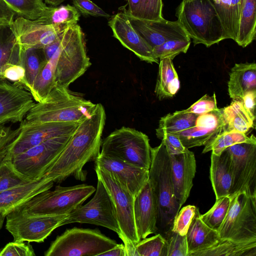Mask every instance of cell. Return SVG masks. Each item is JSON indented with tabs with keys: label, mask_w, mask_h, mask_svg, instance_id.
Segmentation results:
<instances>
[{
	"label": "cell",
	"mask_w": 256,
	"mask_h": 256,
	"mask_svg": "<svg viewBox=\"0 0 256 256\" xmlns=\"http://www.w3.org/2000/svg\"><path fill=\"white\" fill-rule=\"evenodd\" d=\"M218 108L216 94L212 96L205 94L192 104L186 111L199 115Z\"/></svg>",
	"instance_id": "50"
},
{
	"label": "cell",
	"mask_w": 256,
	"mask_h": 256,
	"mask_svg": "<svg viewBox=\"0 0 256 256\" xmlns=\"http://www.w3.org/2000/svg\"><path fill=\"white\" fill-rule=\"evenodd\" d=\"M223 125L222 108L198 115L194 122V126L215 130L218 134Z\"/></svg>",
	"instance_id": "44"
},
{
	"label": "cell",
	"mask_w": 256,
	"mask_h": 256,
	"mask_svg": "<svg viewBox=\"0 0 256 256\" xmlns=\"http://www.w3.org/2000/svg\"><path fill=\"white\" fill-rule=\"evenodd\" d=\"M190 44V40H170L152 48L154 56L162 60L170 58L172 60L181 52L186 53Z\"/></svg>",
	"instance_id": "43"
},
{
	"label": "cell",
	"mask_w": 256,
	"mask_h": 256,
	"mask_svg": "<svg viewBox=\"0 0 256 256\" xmlns=\"http://www.w3.org/2000/svg\"><path fill=\"white\" fill-rule=\"evenodd\" d=\"M168 242L167 256H188V254L186 235L173 232L166 238Z\"/></svg>",
	"instance_id": "48"
},
{
	"label": "cell",
	"mask_w": 256,
	"mask_h": 256,
	"mask_svg": "<svg viewBox=\"0 0 256 256\" xmlns=\"http://www.w3.org/2000/svg\"><path fill=\"white\" fill-rule=\"evenodd\" d=\"M128 6V10L123 9L128 15L134 18H138L140 0H127Z\"/></svg>",
	"instance_id": "55"
},
{
	"label": "cell",
	"mask_w": 256,
	"mask_h": 256,
	"mask_svg": "<svg viewBox=\"0 0 256 256\" xmlns=\"http://www.w3.org/2000/svg\"><path fill=\"white\" fill-rule=\"evenodd\" d=\"M227 148L232 172L230 197L238 192L256 196V140L236 144Z\"/></svg>",
	"instance_id": "14"
},
{
	"label": "cell",
	"mask_w": 256,
	"mask_h": 256,
	"mask_svg": "<svg viewBox=\"0 0 256 256\" xmlns=\"http://www.w3.org/2000/svg\"><path fill=\"white\" fill-rule=\"evenodd\" d=\"M198 115L186 111L185 110L168 114L161 118L156 135L158 138L164 134H176L194 126Z\"/></svg>",
	"instance_id": "32"
},
{
	"label": "cell",
	"mask_w": 256,
	"mask_h": 256,
	"mask_svg": "<svg viewBox=\"0 0 256 256\" xmlns=\"http://www.w3.org/2000/svg\"><path fill=\"white\" fill-rule=\"evenodd\" d=\"M108 24L113 36L140 60L150 64L158 63L152 48L134 30L125 12L122 11L114 15Z\"/></svg>",
	"instance_id": "19"
},
{
	"label": "cell",
	"mask_w": 256,
	"mask_h": 256,
	"mask_svg": "<svg viewBox=\"0 0 256 256\" xmlns=\"http://www.w3.org/2000/svg\"><path fill=\"white\" fill-rule=\"evenodd\" d=\"M56 56L54 52L44 64L34 82L31 94L37 102H42L56 85Z\"/></svg>",
	"instance_id": "34"
},
{
	"label": "cell",
	"mask_w": 256,
	"mask_h": 256,
	"mask_svg": "<svg viewBox=\"0 0 256 256\" xmlns=\"http://www.w3.org/2000/svg\"><path fill=\"white\" fill-rule=\"evenodd\" d=\"M74 6L84 16L110 18V16L90 0H72Z\"/></svg>",
	"instance_id": "51"
},
{
	"label": "cell",
	"mask_w": 256,
	"mask_h": 256,
	"mask_svg": "<svg viewBox=\"0 0 256 256\" xmlns=\"http://www.w3.org/2000/svg\"><path fill=\"white\" fill-rule=\"evenodd\" d=\"M150 151L148 180L157 204L158 234L166 238L172 231L174 218L182 206L174 196L170 156L165 145L162 142L158 146L151 148Z\"/></svg>",
	"instance_id": "2"
},
{
	"label": "cell",
	"mask_w": 256,
	"mask_h": 256,
	"mask_svg": "<svg viewBox=\"0 0 256 256\" xmlns=\"http://www.w3.org/2000/svg\"><path fill=\"white\" fill-rule=\"evenodd\" d=\"M92 186L82 184L42 192L17 207L32 215L67 214L80 207L96 191Z\"/></svg>",
	"instance_id": "6"
},
{
	"label": "cell",
	"mask_w": 256,
	"mask_h": 256,
	"mask_svg": "<svg viewBox=\"0 0 256 256\" xmlns=\"http://www.w3.org/2000/svg\"><path fill=\"white\" fill-rule=\"evenodd\" d=\"M176 12L178 20L194 46L210 47L226 39L210 0H182Z\"/></svg>",
	"instance_id": "4"
},
{
	"label": "cell",
	"mask_w": 256,
	"mask_h": 256,
	"mask_svg": "<svg viewBox=\"0 0 256 256\" xmlns=\"http://www.w3.org/2000/svg\"><path fill=\"white\" fill-rule=\"evenodd\" d=\"M32 94L0 78V122H21L35 102Z\"/></svg>",
	"instance_id": "17"
},
{
	"label": "cell",
	"mask_w": 256,
	"mask_h": 256,
	"mask_svg": "<svg viewBox=\"0 0 256 256\" xmlns=\"http://www.w3.org/2000/svg\"><path fill=\"white\" fill-rule=\"evenodd\" d=\"M197 208L188 205L180 210L174 218L172 230L182 236L186 235Z\"/></svg>",
	"instance_id": "45"
},
{
	"label": "cell",
	"mask_w": 256,
	"mask_h": 256,
	"mask_svg": "<svg viewBox=\"0 0 256 256\" xmlns=\"http://www.w3.org/2000/svg\"><path fill=\"white\" fill-rule=\"evenodd\" d=\"M256 90L255 62L236 64L231 69L228 82V92L233 100H241L244 94Z\"/></svg>",
	"instance_id": "25"
},
{
	"label": "cell",
	"mask_w": 256,
	"mask_h": 256,
	"mask_svg": "<svg viewBox=\"0 0 256 256\" xmlns=\"http://www.w3.org/2000/svg\"></svg>",
	"instance_id": "60"
},
{
	"label": "cell",
	"mask_w": 256,
	"mask_h": 256,
	"mask_svg": "<svg viewBox=\"0 0 256 256\" xmlns=\"http://www.w3.org/2000/svg\"><path fill=\"white\" fill-rule=\"evenodd\" d=\"M95 104L68 87L56 84L42 102L34 104L22 122L29 124L80 122L91 112Z\"/></svg>",
	"instance_id": "3"
},
{
	"label": "cell",
	"mask_w": 256,
	"mask_h": 256,
	"mask_svg": "<svg viewBox=\"0 0 256 256\" xmlns=\"http://www.w3.org/2000/svg\"><path fill=\"white\" fill-rule=\"evenodd\" d=\"M80 123L46 122L29 124L21 122V131L12 149L11 155H16L48 139L72 134Z\"/></svg>",
	"instance_id": "15"
},
{
	"label": "cell",
	"mask_w": 256,
	"mask_h": 256,
	"mask_svg": "<svg viewBox=\"0 0 256 256\" xmlns=\"http://www.w3.org/2000/svg\"><path fill=\"white\" fill-rule=\"evenodd\" d=\"M67 214L32 215L16 208L6 214V228L14 241L42 242Z\"/></svg>",
	"instance_id": "13"
},
{
	"label": "cell",
	"mask_w": 256,
	"mask_h": 256,
	"mask_svg": "<svg viewBox=\"0 0 256 256\" xmlns=\"http://www.w3.org/2000/svg\"><path fill=\"white\" fill-rule=\"evenodd\" d=\"M2 78L30 92V87L26 79V70L22 64H14L8 66L4 70Z\"/></svg>",
	"instance_id": "47"
},
{
	"label": "cell",
	"mask_w": 256,
	"mask_h": 256,
	"mask_svg": "<svg viewBox=\"0 0 256 256\" xmlns=\"http://www.w3.org/2000/svg\"><path fill=\"white\" fill-rule=\"evenodd\" d=\"M94 192V196L88 203L68 214L60 222L59 227L76 222L89 224L110 229L120 237V231L112 198L98 178Z\"/></svg>",
	"instance_id": "11"
},
{
	"label": "cell",
	"mask_w": 256,
	"mask_h": 256,
	"mask_svg": "<svg viewBox=\"0 0 256 256\" xmlns=\"http://www.w3.org/2000/svg\"><path fill=\"white\" fill-rule=\"evenodd\" d=\"M18 16L29 20L39 18L48 6L43 0H3Z\"/></svg>",
	"instance_id": "38"
},
{
	"label": "cell",
	"mask_w": 256,
	"mask_h": 256,
	"mask_svg": "<svg viewBox=\"0 0 256 256\" xmlns=\"http://www.w3.org/2000/svg\"><path fill=\"white\" fill-rule=\"evenodd\" d=\"M18 42L23 48H41L54 42L68 26L44 24L36 20L18 16L10 24Z\"/></svg>",
	"instance_id": "16"
},
{
	"label": "cell",
	"mask_w": 256,
	"mask_h": 256,
	"mask_svg": "<svg viewBox=\"0 0 256 256\" xmlns=\"http://www.w3.org/2000/svg\"><path fill=\"white\" fill-rule=\"evenodd\" d=\"M228 210L218 230L221 239L256 242V196L238 192L231 196Z\"/></svg>",
	"instance_id": "10"
},
{
	"label": "cell",
	"mask_w": 256,
	"mask_h": 256,
	"mask_svg": "<svg viewBox=\"0 0 256 256\" xmlns=\"http://www.w3.org/2000/svg\"><path fill=\"white\" fill-rule=\"evenodd\" d=\"M210 178L216 199L230 196L232 172L231 158L227 148L219 155L212 152Z\"/></svg>",
	"instance_id": "24"
},
{
	"label": "cell",
	"mask_w": 256,
	"mask_h": 256,
	"mask_svg": "<svg viewBox=\"0 0 256 256\" xmlns=\"http://www.w3.org/2000/svg\"><path fill=\"white\" fill-rule=\"evenodd\" d=\"M160 139L162 140V142L165 145L170 154L184 153L188 150L182 145L177 135L164 134Z\"/></svg>",
	"instance_id": "52"
},
{
	"label": "cell",
	"mask_w": 256,
	"mask_h": 256,
	"mask_svg": "<svg viewBox=\"0 0 256 256\" xmlns=\"http://www.w3.org/2000/svg\"><path fill=\"white\" fill-rule=\"evenodd\" d=\"M168 242L160 234L140 240L135 246L136 256H167Z\"/></svg>",
	"instance_id": "39"
},
{
	"label": "cell",
	"mask_w": 256,
	"mask_h": 256,
	"mask_svg": "<svg viewBox=\"0 0 256 256\" xmlns=\"http://www.w3.org/2000/svg\"><path fill=\"white\" fill-rule=\"evenodd\" d=\"M101 146V154L149 170L151 147L148 136L140 131L122 126L102 140Z\"/></svg>",
	"instance_id": "8"
},
{
	"label": "cell",
	"mask_w": 256,
	"mask_h": 256,
	"mask_svg": "<svg viewBox=\"0 0 256 256\" xmlns=\"http://www.w3.org/2000/svg\"><path fill=\"white\" fill-rule=\"evenodd\" d=\"M21 128L14 129L6 124L0 122V164L12 156L11 151Z\"/></svg>",
	"instance_id": "42"
},
{
	"label": "cell",
	"mask_w": 256,
	"mask_h": 256,
	"mask_svg": "<svg viewBox=\"0 0 256 256\" xmlns=\"http://www.w3.org/2000/svg\"><path fill=\"white\" fill-rule=\"evenodd\" d=\"M188 256H256V242H239L220 238L211 247Z\"/></svg>",
	"instance_id": "29"
},
{
	"label": "cell",
	"mask_w": 256,
	"mask_h": 256,
	"mask_svg": "<svg viewBox=\"0 0 256 256\" xmlns=\"http://www.w3.org/2000/svg\"><path fill=\"white\" fill-rule=\"evenodd\" d=\"M169 156L174 196L182 206L188 198L193 186L196 160L194 154L189 150Z\"/></svg>",
	"instance_id": "22"
},
{
	"label": "cell",
	"mask_w": 256,
	"mask_h": 256,
	"mask_svg": "<svg viewBox=\"0 0 256 256\" xmlns=\"http://www.w3.org/2000/svg\"><path fill=\"white\" fill-rule=\"evenodd\" d=\"M72 134L48 139L12 156L11 160L15 169L31 180L40 178L57 159Z\"/></svg>",
	"instance_id": "12"
},
{
	"label": "cell",
	"mask_w": 256,
	"mask_h": 256,
	"mask_svg": "<svg viewBox=\"0 0 256 256\" xmlns=\"http://www.w3.org/2000/svg\"><path fill=\"white\" fill-rule=\"evenodd\" d=\"M256 140V137L253 134L249 137L246 134L242 132H224L217 135L212 139L205 145L202 152L204 154L212 150L214 154L219 155L224 150L230 146Z\"/></svg>",
	"instance_id": "36"
},
{
	"label": "cell",
	"mask_w": 256,
	"mask_h": 256,
	"mask_svg": "<svg viewBox=\"0 0 256 256\" xmlns=\"http://www.w3.org/2000/svg\"><path fill=\"white\" fill-rule=\"evenodd\" d=\"M180 82L172 60H160L154 92L160 100L174 96L179 90Z\"/></svg>",
	"instance_id": "30"
},
{
	"label": "cell",
	"mask_w": 256,
	"mask_h": 256,
	"mask_svg": "<svg viewBox=\"0 0 256 256\" xmlns=\"http://www.w3.org/2000/svg\"><path fill=\"white\" fill-rule=\"evenodd\" d=\"M14 12L6 5L3 0H0V22L10 24L14 20Z\"/></svg>",
	"instance_id": "54"
},
{
	"label": "cell",
	"mask_w": 256,
	"mask_h": 256,
	"mask_svg": "<svg viewBox=\"0 0 256 256\" xmlns=\"http://www.w3.org/2000/svg\"><path fill=\"white\" fill-rule=\"evenodd\" d=\"M256 90L246 92L240 100L246 110L256 116Z\"/></svg>",
	"instance_id": "53"
},
{
	"label": "cell",
	"mask_w": 256,
	"mask_h": 256,
	"mask_svg": "<svg viewBox=\"0 0 256 256\" xmlns=\"http://www.w3.org/2000/svg\"><path fill=\"white\" fill-rule=\"evenodd\" d=\"M117 242L98 228L74 227L66 230L52 242L45 256H98L114 247Z\"/></svg>",
	"instance_id": "7"
},
{
	"label": "cell",
	"mask_w": 256,
	"mask_h": 256,
	"mask_svg": "<svg viewBox=\"0 0 256 256\" xmlns=\"http://www.w3.org/2000/svg\"><path fill=\"white\" fill-rule=\"evenodd\" d=\"M94 164L113 174L134 198L148 178V170L125 162L116 158L100 154Z\"/></svg>",
	"instance_id": "20"
},
{
	"label": "cell",
	"mask_w": 256,
	"mask_h": 256,
	"mask_svg": "<svg viewBox=\"0 0 256 256\" xmlns=\"http://www.w3.org/2000/svg\"><path fill=\"white\" fill-rule=\"evenodd\" d=\"M10 24L6 23V22H0V30L6 24Z\"/></svg>",
	"instance_id": "59"
},
{
	"label": "cell",
	"mask_w": 256,
	"mask_h": 256,
	"mask_svg": "<svg viewBox=\"0 0 256 256\" xmlns=\"http://www.w3.org/2000/svg\"><path fill=\"white\" fill-rule=\"evenodd\" d=\"M80 12L70 4L48 6L42 14L36 20L44 24L68 26L78 24Z\"/></svg>",
	"instance_id": "33"
},
{
	"label": "cell",
	"mask_w": 256,
	"mask_h": 256,
	"mask_svg": "<svg viewBox=\"0 0 256 256\" xmlns=\"http://www.w3.org/2000/svg\"><path fill=\"white\" fill-rule=\"evenodd\" d=\"M11 157L0 164V192L10 188L33 181L17 172L12 164Z\"/></svg>",
	"instance_id": "41"
},
{
	"label": "cell",
	"mask_w": 256,
	"mask_h": 256,
	"mask_svg": "<svg viewBox=\"0 0 256 256\" xmlns=\"http://www.w3.org/2000/svg\"><path fill=\"white\" fill-rule=\"evenodd\" d=\"M222 118L224 125L220 134L228 132L246 134L254 128L256 116L246 110L240 100H233L230 105L222 108Z\"/></svg>",
	"instance_id": "27"
},
{
	"label": "cell",
	"mask_w": 256,
	"mask_h": 256,
	"mask_svg": "<svg viewBox=\"0 0 256 256\" xmlns=\"http://www.w3.org/2000/svg\"><path fill=\"white\" fill-rule=\"evenodd\" d=\"M55 54L56 84L68 88L91 65L86 54L84 36L78 24L68 26L60 34Z\"/></svg>",
	"instance_id": "5"
},
{
	"label": "cell",
	"mask_w": 256,
	"mask_h": 256,
	"mask_svg": "<svg viewBox=\"0 0 256 256\" xmlns=\"http://www.w3.org/2000/svg\"><path fill=\"white\" fill-rule=\"evenodd\" d=\"M126 256V252L124 244H117L110 250L104 252L100 256Z\"/></svg>",
	"instance_id": "56"
},
{
	"label": "cell",
	"mask_w": 256,
	"mask_h": 256,
	"mask_svg": "<svg viewBox=\"0 0 256 256\" xmlns=\"http://www.w3.org/2000/svg\"><path fill=\"white\" fill-rule=\"evenodd\" d=\"M6 215L2 212H0V230L2 228Z\"/></svg>",
	"instance_id": "58"
},
{
	"label": "cell",
	"mask_w": 256,
	"mask_h": 256,
	"mask_svg": "<svg viewBox=\"0 0 256 256\" xmlns=\"http://www.w3.org/2000/svg\"><path fill=\"white\" fill-rule=\"evenodd\" d=\"M134 214L138 237L140 240L158 234V208L148 180L134 198Z\"/></svg>",
	"instance_id": "21"
},
{
	"label": "cell",
	"mask_w": 256,
	"mask_h": 256,
	"mask_svg": "<svg viewBox=\"0 0 256 256\" xmlns=\"http://www.w3.org/2000/svg\"><path fill=\"white\" fill-rule=\"evenodd\" d=\"M97 178L104 184L111 196L116 210L126 256H136L135 246L140 239L136 228L134 214V197L112 172L94 164Z\"/></svg>",
	"instance_id": "9"
},
{
	"label": "cell",
	"mask_w": 256,
	"mask_h": 256,
	"mask_svg": "<svg viewBox=\"0 0 256 256\" xmlns=\"http://www.w3.org/2000/svg\"><path fill=\"white\" fill-rule=\"evenodd\" d=\"M21 48V61L25 70L27 82L32 94L34 82L47 62L44 48Z\"/></svg>",
	"instance_id": "35"
},
{
	"label": "cell",
	"mask_w": 256,
	"mask_h": 256,
	"mask_svg": "<svg viewBox=\"0 0 256 256\" xmlns=\"http://www.w3.org/2000/svg\"><path fill=\"white\" fill-rule=\"evenodd\" d=\"M163 4L162 0H140L139 19L148 20H161Z\"/></svg>",
	"instance_id": "46"
},
{
	"label": "cell",
	"mask_w": 256,
	"mask_h": 256,
	"mask_svg": "<svg viewBox=\"0 0 256 256\" xmlns=\"http://www.w3.org/2000/svg\"><path fill=\"white\" fill-rule=\"evenodd\" d=\"M54 182L45 175L37 180L10 188L0 192V212L6 216L36 194L50 190Z\"/></svg>",
	"instance_id": "23"
},
{
	"label": "cell",
	"mask_w": 256,
	"mask_h": 256,
	"mask_svg": "<svg viewBox=\"0 0 256 256\" xmlns=\"http://www.w3.org/2000/svg\"><path fill=\"white\" fill-rule=\"evenodd\" d=\"M66 0H45L46 3L52 6H58Z\"/></svg>",
	"instance_id": "57"
},
{
	"label": "cell",
	"mask_w": 256,
	"mask_h": 256,
	"mask_svg": "<svg viewBox=\"0 0 256 256\" xmlns=\"http://www.w3.org/2000/svg\"><path fill=\"white\" fill-rule=\"evenodd\" d=\"M34 256V250L30 242L14 241L0 250V256Z\"/></svg>",
	"instance_id": "49"
},
{
	"label": "cell",
	"mask_w": 256,
	"mask_h": 256,
	"mask_svg": "<svg viewBox=\"0 0 256 256\" xmlns=\"http://www.w3.org/2000/svg\"><path fill=\"white\" fill-rule=\"evenodd\" d=\"M197 208L186 234L190 254L206 250L217 243L220 239L217 230H214L201 220Z\"/></svg>",
	"instance_id": "26"
},
{
	"label": "cell",
	"mask_w": 256,
	"mask_h": 256,
	"mask_svg": "<svg viewBox=\"0 0 256 256\" xmlns=\"http://www.w3.org/2000/svg\"><path fill=\"white\" fill-rule=\"evenodd\" d=\"M126 15L134 30L152 48L170 40H190L178 20H148Z\"/></svg>",
	"instance_id": "18"
},
{
	"label": "cell",
	"mask_w": 256,
	"mask_h": 256,
	"mask_svg": "<svg viewBox=\"0 0 256 256\" xmlns=\"http://www.w3.org/2000/svg\"><path fill=\"white\" fill-rule=\"evenodd\" d=\"M14 64H22L21 48L8 24L0 30V78L5 68Z\"/></svg>",
	"instance_id": "31"
},
{
	"label": "cell",
	"mask_w": 256,
	"mask_h": 256,
	"mask_svg": "<svg viewBox=\"0 0 256 256\" xmlns=\"http://www.w3.org/2000/svg\"><path fill=\"white\" fill-rule=\"evenodd\" d=\"M174 134L178 136L182 145L188 149L205 146L218 134V132L212 129L194 126Z\"/></svg>",
	"instance_id": "37"
},
{
	"label": "cell",
	"mask_w": 256,
	"mask_h": 256,
	"mask_svg": "<svg viewBox=\"0 0 256 256\" xmlns=\"http://www.w3.org/2000/svg\"><path fill=\"white\" fill-rule=\"evenodd\" d=\"M106 119L104 107L101 104H96L44 175L54 182H62L70 176L84 181L86 172L83 169L84 166L94 161L100 154Z\"/></svg>",
	"instance_id": "1"
},
{
	"label": "cell",
	"mask_w": 256,
	"mask_h": 256,
	"mask_svg": "<svg viewBox=\"0 0 256 256\" xmlns=\"http://www.w3.org/2000/svg\"><path fill=\"white\" fill-rule=\"evenodd\" d=\"M221 22L226 39L236 41L242 12L240 0H210Z\"/></svg>",
	"instance_id": "28"
},
{
	"label": "cell",
	"mask_w": 256,
	"mask_h": 256,
	"mask_svg": "<svg viewBox=\"0 0 256 256\" xmlns=\"http://www.w3.org/2000/svg\"><path fill=\"white\" fill-rule=\"evenodd\" d=\"M230 198L225 196L216 199L211 208L200 216L202 221L210 228L218 231L224 220L229 208Z\"/></svg>",
	"instance_id": "40"
}]
</instances>
